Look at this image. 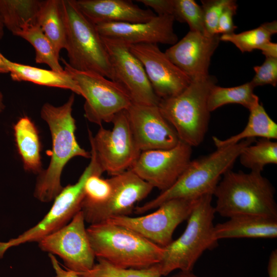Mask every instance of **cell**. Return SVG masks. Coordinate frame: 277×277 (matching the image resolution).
<instances>
[{"mask_svg": "<svg viewBox=\"0 0 277 277\" xmlns=\"http://www.w3.org/2000/svg\"><path fill=\"white\" fill-rule=\"evenodd\" d=\"M74 94L60 106L48 103L42 107L41 116L48 124L52 139V152L48 168L39 174L34 192L42 202H49L57 196L63 187L61 176L66 164L75 156L90 158V152L82 148L75 135V121L72 112Z\"/></svg>", "mask_w": 277, "mask_h": 277, "instance_id": "obj_1", "label": "cell"}, {"mask_svg": "<svg viewBox=\"0 0 277 277\" xmlns=\"http://www.w3.org/2000/svg\"><path fill=\"white\" fill-rule=\"evenodd\" d=\"M255 138L242 140L236 144L216 148L214 152L191 160L176 181L153 200L134 208L142 214L157 208L173 199L194 200L203 195H213L223 175L230 170L243 149Z\"/></svg>", "mask_w": 277, "mask_h": 277, "instance_id": "obj_2", "label": "cell"}, {"mask_svg": "<svg viewBox=\"0 0 277 277\" xmlns=\"http://www.w3.org/2000/svg\"><path fill=\"white\" fill-rule=\"evenodd\" d=\"M96 258L121 268L143 269L159 263L164 248L124 226L107 221L86 228Z\"/></svg>", "mask_w": 277, "mask_h": 277, "instance_id": "obj_3", "label": "cell"}, {"mask_svg": "<svg viewBox=\"0 0 277 277\" xmlns=\"http://www.w3.org/2000/svg\"><path fill=\"white\" fill-rule=\"evenodd\" d=\"M275 189L261 172L226 171L213 195L216 197L215 213L230 218L251 214L277 219Z\"/></svg>", "mask_w": 277, "mask_h": 277, "instance_id": "obj_4", "label": "cell"}, {"mask_svg": "<svg viewBox=\"0 0 277 277\" xmlns=\"http://www.w3.org/2000/svg\"><path fill=\"white\" fill-rule=\"evenodd\" d=\"M212 196L207 194L196 200L184 232L164 248L162 259L158 263L162 276L175 270L192 271L202 254L218 246L214 235L215 212L212 205Z\"/></svg>", "mask_w": 277, "mask_h": 277, "instance_id": "obj_5", "label": "cell"}, {"mask_svg": "<svg viewBox=\"0 0 277 277\" xmlns=\"http://www.w3.org/2000/svg\"><path fill=\"white\" fill-rule=\"evenodd\" d=\"M216 83L215 77L210 75L192 80L180 93L161 99L158 105L180 140L192 147L203 142L208 130L210 112L207 100Z\"/></svg>", "mask_w": 277, "mask_h": 277, "instance_id": "obj_6", "label": "cell"}, {"mask_svg": "<svg viewBox=\"0 0 277 277\" xmlns=\"http://www.w3.org/2000/svg\"><path fill=\"white\" fill-rule=\"evenodd\" d=\"M61 2L69 65L75 70L94 72L112 80L108 55L95 25L82 13L75 0Z\"/></svg>", "mask_w": 277, "mask_h": 277, "instance_id": "obj_7", "label": "cell"}, {"mask_svg": "<svg viewBox=\"0 0 277 277\" xmlns=\"http://www.w3.org/2000/svg\"><path fill=\"white\" fill-rule=\"evenodd\" d=\"M91 155L90 163L77 182L63 187L54 199L49 212L39 222L17 238L6 242H0V259L11 247L28 242H38L44 237L60 229L81 210L87 179L92 174L101 175L103 173L94 155Z\"/></svg>", "mask_w": 277, "mask_h": 277, "instance_id": "obj_8", "label": "cell"}, {"mask_svg": "<svg viewBox=\"0 0 277 277\" xmlns=\"http://www.w3.org/2000/svg\"><path fill=\"white\" fill-rule=\"evenodd\" d=\"M64 70L76 82L85 98L84 115L90 122L102 126L111 123L119 112L132 102L126 91L115 82L99 74L75 70L61 58Z\"/></svg>", "mask_w": 277, "mask_h": 277, "instance_id": "obj_9", "label": "cell"}, {"mask_svg": "<svg viewBox=\"0 0 277 277\" xmlns=\"http://www.w3.org/2000/svg\"><path fill=\"white\" fill-rule=\"evenodd\" d=\"M107 129L102 126L93 136L88 130L91 151L102 170L111 176L130 169L141 151L133 137L126 110L118 113Z\"/></svg>", "mask_w": 277, "mask_h": 277, "instance_id": "obj_10", "label": "cell"}, {"mask_svg": "<svg viewBox=\"0 0 277 277\" xmlns=\"http://www.w3.org/2000/svg\"><path fill=\"white\" fill-rule=\"evenodd\" d=\"M108 55L112 78L128 93L132 103L158 106L156 95L139 60L122 41L102 37Z\"/></svg>", "mask_w": 277, "mask_h": 277, "instance_id": "obj_11", "label": "cell"}, {"mask_svg": "<svg viewBox=\"0 0 277 277\" xmlns=\"http://www.w3.org/2000/svg\"><path fill=\"white\" fill-rule=\"evenodd\" d=\"M196 199H173L147 215L115 217L106 221L131 229L164 248L173 241L172 235L177 226L189 217Z\"/></svg>", "mask_w": 277, "mask_h": 277, "instance_id": "obj_12", "label": "cell"}, {"mask_svg": "<svg viewBox=\"0 0 277 277\" xmlns=\"http://www.w3.org/2000/svg\"><path fill=\"white\" fill-rule=\"evenodd\" d=\"M85 222L80 210L66 225L40 240L39 247L60 256L67 270L77 273L90 270L95 264L96 257Z\"/></svg>", "mask_w": 277, "mask_h": 277, "instance_id": "obj_13", "label": "cell"}, {"mask_svg": "<svg viewBox=\"0 0 277 277\" xmlns=\"http://www.w3.org/2000/svg\"><path fill=\"white\" fill-rule=\"evenodd\" d=\"M192 147L180 141L168 149L144 151L130 169L143 180L162 191L170 187L191 161Z\"/></svg>", "mask_w": 277, "mask_h": 277, "instance_id": "obj_14", "label": "cell"}, {"mask_svg": "<svg viewBox=\"0 0 277 277\" xmlns=\"http://www.w3.org/2000/svg\"><path fill=\"white\" fill-rule=\"evenodd\" d=\"M111 192L104 203L82 211L85 222L95 224L108 220L128 216L136 203L146 198L153 187L131 169L108 179Z\"/></svg>", "mask_w": 277, "mask_h": 277, "instance_id": "obj_15", "label": "cell"}, {"mask_svg": "<svg viewBox=\"0 0 277 277\" xmlns=\"http://www.w3.org/2000/svg\"><path fill=\"white\" fill-rule=\"evenodd\" d=\"M129 45L142 63L154 92L160 99L177 95L191 83V79L169 59L157 44Z\"/></svg>", "mask_w": 277, "mask_h": 277, "instance_id": "obj_16", "label": "cell"}, {"mask_svg": "<svg viewBox=\"0 0 277 277\" xmlns=\"http://www.w3.org/2000/svg\"><path fill=\"white\" fill-rule=\"evenodd\" d=\"M126 111L133 137L141 152L170 149L180 142L158 106L132 103Z\"/></svg>", "mask_w": 277, "mask_h": 277, "instance_id": "obj_17", "label": "cell"}, {"mask_svg": "<svg viewBox=\"0 0 277 277\" xmlns=\"http://www.w3.org/2000/svg\"><path fill=\"white\" fill-rule=\"evenodd\" d=\"M220 41L219 34L208 36L189 31L165 53L177 67L192 80L209 75L211 58Z\"/></svg>", "mask_w": 277, "mask_h": 277, "instance_id": "obj_18", "label": "cell"}, {"mask_svg": "<svg viewBox=\"0 0 277 277\" xmlns=\"http://www.w3.org/2000/svg\"><path fill=\"white\" fill-rule=\"evenodd\" d=\"M172 15H156L151 19L139 23H106L95 25L102 37L123 41L128 45L158 43L174 45L178 37L173 29Z\"/></svg>", "mask_w": 277, "mask_h": 277, "instance_id": "obj_19", "label": "cell"}, {"mask_svg": "<svg viewBox=\"0 0 277 277\" xmlns=\"http://www.w3.org/2000/svg\"><path fill=\"white\" fill-rule=\"evenodd\" d=\"M82 13L95 25L106 23H139L150 21L156 15L143 9L131 1L77 0Z\"/></svg>", "mask_w": 277, "mask_h": 277, "instance_id": "obj_20", "label": "cell"}, {"mask_svg": "<svg viewBox=\"0 0 277 277\" xmlns=\"http://www.w3.org/2000/svg\"><path fill=\"white\" fill-rule=\"evenodd\" d=\"M217 240L231 238H266L277 237V219L263 216L241 214L232 216L214 227Z\"/></svg>", "mask_w": 277, "mask_h": 277, "instance_id": "obj_21", "label": "cell"}, {"mask_svg": "<svg viewBox=\"0 0 277 277\" xmlns=\"http://www.w3.org/2000/svg\"><path fill=\"white\" fill-rule=\"evenodd\" d=\"M11 79L14 81H26L37 85L69 89L82 95L76 82L66 71L56 72L24 65L6 58Z\"/></svg>", "mask_w": 277, "mask_h": 277, "instance_id": "obj_22", "label": "cell"}, {"mask_svg": "<svg viewBox=\"0 0 277 277\" xmlns=\"http://www.w3.org/2000/svg\"><path fill=\"white\" fill-rule=\"evenodd\" d=\"M18 152L25 169L34 173L42 172L41 143L33 122L28 116L20 118L14 126Z\"/></svg>", "mask_w": 277, "mask_h": 277, "instance_id": "obj_23", "label": "cell"}, {"mask_svg": "<svg viewBox=\"0 0 277 277\" xmlns=\"http://www.w3.org/2000/svg\"><path fill=\"white\" fill-rule=\"evenodd\" d=\"M249 110L247 125L241 132L225 140L212 137L216 148L233 145L248 138L256 137L275 140L277 138V124L265 111L263 106L258 103Z\"/></svg>", "mask_w": 277, "mask_h": 277, "instance_id": "obj_24", "label": "cell"}, {"mask_svg": "<svg viewBox=\"0 0 277 277\" xmlns=\"http://www.w3.org/2000/svg\"><path fill=\"white\" fill-rule=\"evenodd\" d=\"M42 1L0 0V15L4 27L16 34L25 28L37 24Z\"/></svg>", "mask_w": 277, "mask_h": 277, "instance_id": "obj_25", "label": "cell"}, {"mask_svg": "<svg viewBox=\"0 0 277 277\" xmlns=\"http://www.w3.org/2000/svg\"><path fill=\"white\" fill-rule=\"evenodd\" d=\"M37 24L50 41L57 56L66 46V30L61 0L42 1Z\"/></svg>", "mask_w": 277, "mask_h": 277, "instance_id": "obj_26", "label": "cell"}, {"mask_svg": "<svg viewBox=\"0 0 277 277\" xmlns=\"http://www.w3.org/2000/svg\"><path fill=\"white\" fill-rule=\"evenodd\" d=\"M255 87L249 82L233 87H222L215 85L209 93L207 107L211 112L228 104H239L248 110L259 102L253 90Z\"/></svg>", "mask_w": 277, "mask_h": 277, "instance_id": "obj_27", "label": "cell"}, {"mask_svg": "<svg viewBox=\"0 0 277 277\" xmlns=\"http://www.w3.org/2000/svg\"><path fill=\"white\" fill-rule=\"evenodd\" d=\"M15 35L24 38L33 47L36 63L46 64L56 72H64L52 45L37 24L25 28Z\"/></svg>", "mask_w": 277, "mask_h": 277, "instance_id": "obj_28", "label": "cell"}, {"mask_svg": "<svg viewBox=\"0 0 277 277\" xmlns=\"http://www.w3.org/2000/svg\"><path fill=\"white\" fill-rule=\"evenodd\" d=\"M239 158L241 164L250 171L261 173L266 165L277 164V143L261 138L254 145L245 147Z\"/></svg>", "mask_w": 277, "mask_h": 277, "instance_id": "obj_29", "label": "cell"}, {"mask_svg": "<svg viewBox=\"0 0 277 277\" xmlns=\"http://www.w3.org/2000/svg\"><path fill=\"white\" fill-rule=\"evenodd\" d=\"M277 32L276 21L265 23L259 27L242 32L220 36V41L234 44L242 53L259 49L266 43L271 41L272 35Z\"/></svg>", "mask_w": 277, "mask_h": 277, "instance_id": "obj_30", "label": "cell"}, {"mask_svg": "<svg viewBox=\"0 0 277 277\" xmlns=\"http://www.w3.org/2000/svg\"><path fill=\"white\" fill-rule=\"evenodd\" d=\"M98 262L90 270L74 272L81 277H161L158 263L143 269L121 268L115 267L108 262L97 258Z\"/></svg>", "mask_w": 277, "mask_h": 277, "instance_id": "obj_31", "label": "cell"}, {"mask_svg": "<svg viewBox=\"0 0 277 277\" xmlns=\"http://www.w3.org/2000/svg\"><path fill=\"white\" fill-rule=\"evenodd\" d=\"M175 20L186 23L190 31L200 32L206 35L202 8L193 0H173Z\"/></svg>", "mask_w": 277, "mask_h": 277, "instance_id": "obj_32", "label": "cell"}, {"mask_svg": "<svg viewBox=\"0 0 277 277\" xmlns=\"http://www.w3.org/2000/svg\"><path fill=\"white\" fill-rule=\"evenodd\" d=\"M111 192V185L108 179H103L97 174L91 175L85 184L81 210L102 204L108 198Z\"/></svg>", "mask_w": 277, "mask_h": 277, "instance_id": "obj_33", "label": "cell"}, {"mask_svg": "<svg viewBox=\"0 0 277 277\" xmlns=\"http://www.w3.org/2000/svg\"><path fill=\"white\" fill-rule=\"evenodd\" d=\"M231 0L201 1L206 35L212 36L217 34L218 22L224 8Z\"/></svg>", "mask_w": 277, "mask_h": 277, "instance_id": "obj_34", "label": "cell"}, {"mask_svg": "<svg viewBox=\"0 0 277 277\" xmlns=\"http://www.w3.org/2000/svg\"><path fill=\"white\" fill-rule=\"evenodd\" d=\"M255 75L250 81L255 87L258 86L270 85L275 87L277 84V58L266 57L260 66L253 67Z\"/></svg>", "mask_w": 277, "mask_h": 277, "instance_id": "obj_35", "label": "cell"}, {"mask_svg": "<svg viewBox=\"0 0 277 277\" xmlns=\"http://www.w3.org/2000/svg\"><path fill=\"white\" fill-rule=\"evenodd\" d=\"M238 5L235 1L231 0L224 8L219 18L217 34H227L234 33L237 28L234 25L233 18L236 14Z\"/></svg>", "mask_w": 277, "mask_h": 277, "instance_id": "obj_36", "label": "cell"}, {"mask_svg": "<svg viewBox=\"0 0 277 277\" xmlns=\"http://www.w3.org/2000/svg\"><path fill=\"white\" fill-rule=\"evenodd\" d=\"M136 1L146 7L151 8L157 14V15H173V0H138Z\"/></svg>", "mask_w": 277, "mask_h": 277, "instance_id": "obj_37", "label": "cell"}, {"mask_svg": "<svg viewBox=\"0 0 277 277\" xmlns=\"http://www.w3.org/2000/svg\"><path fill=\"white\" fill-rule=\"evenodd\" d=\"M49 257L55 274L53 277H81L73 271L64 269L53 254L49 253Z\"/></svg>", "mask_w": 277, "mask_h": 277, "instance_id": "obj_38", "label": "cell"}, {"mask_svg": "<svg viewBox=\"0 0 277 277\" xmlns=\"http://www.w3.org/2000/svg\"><path fill=\"white\" fill-rule=\"evenodd\" d=\"M267 271L269 277H277V250H272L270 254Z\"/></svg>", "mask_w": 277, "mask_h": 277, "instance_id": "obj_39", "label": "cell"}, {"mask_svg": "<svg viewBox=\"0 0 277 277\" xmlns=\"http://www.w3.org/2000/svg\"><path fill=\"white\" fill-rule=\"evenodd\" d=\"M266 57L277 58V44L271 41L264 44L260 49Z\"/></svg>", "mask_w": 277, "mask_h": 277, "instance_id": "obj_40", "label": "cell"}, {"mask_svg": "<svg viewBox=\"0 0 277 277\" xmlns=\"http://www.w3.org/2000/svg\"><path fill=\"white\" fill-rule=\"evenodd\" d=\"M6 57L0 52V73H9L6 63Z\"/></svg>", "mask_w": 277, "mask_h": 277, "instance_id": "obj_41", "label": "cell"}, {"mask_svg": "<svg viewBox=\"0 0 277 277\" xmlns=\"http://www.w3.org/2000/svg\"><path fill=\"white\" fill-rule=\"evenodd\" d=\"M168 277H207L200 276L195 275L192 271H180L176 274L169 276Z\"/></svg>", "mask_w": 277, "mask_h": 277, "instance_id": "obj_42", "label": "cell"}, {"mask_svg": "<svg viewBox=\"0 0 277 277\" xmlns=\"http://www.w3.org/2000/svg\"><path fill=\"white\" fill-rule=\"evenodd\" d=\"M4 25L0 15V39L3 37L4 35Z\"/></svg>", "mask_w": 277, "mask_h": 277, "instance_id": "obj_43", "label": "cell"}, {"mask_svg": "<svg viewBox=\"0 0 277 277\" xmlns=\"http://www.w3.org/2000/svg\"><path fill=\"white\" fill-rule=\"evenodd\" d=\"M5 106L3 103V96L2 92L0 91V113L4 109Z\"/></svg>", "mask_w": 277, "mask_h": 277, "instance_id": "obj_44", "label": "cell"}]
</instances>
